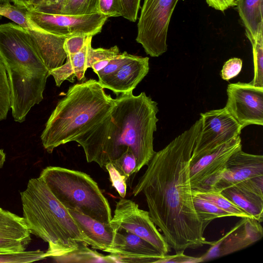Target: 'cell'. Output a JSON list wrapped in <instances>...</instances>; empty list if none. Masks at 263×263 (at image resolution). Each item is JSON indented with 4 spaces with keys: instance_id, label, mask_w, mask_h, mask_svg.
<instances>
[{
    "instance_id": "cell-1",
    "label": "cell",
    "mask_w": 263,
    "mask_h": 263,
    "mask_svg": "<svg viewBox=\"0 0 263 263\" xmlns=\"http://www.w3.org/2000/svg\"><path fill=\"white\" fill-rule=\"evenodd\" d=\"M201 124L200 118L155 152L132 193L135 196L144 194L151 219L176 252L210 242L203 236L208 225L194 208L189 175L190 160Z\"/></svg>"
},
{
    "instance_id": "cell-10",
    "label": "cell",
    "mask_w": 263,
    "mask_h": 263,
    "mask_svg": "<svg viewBox=\"0 0 263 263\" xmlns=\"http://www.w3.org/2000/svg\"><path fill=\"white\" fill-rule=\"evenodd\" d=\"M242 148L240 136L198 157H191L189 175L193 190L213 191L229 157Z\"/></svg>"
},
{
    "instance_id": "cell-38",
    "label": "cell",
    "mask_w": 263,
    "mask_h": 263,
    "mask_svg": "<svg viewBox=\"0 0 263 263\" xmlns=\"http://www.w3.org/2000/svg\"><path fill=\"white\" fill-rule=\"evenodd\" d=\"M122 16L131 22H136L140 8L141 0H121Z\"/></svg>"
},
{
    "instance_id": "cell-8",
    "label": "cell",
    "mask_w": 263,
    "mask_h": 263,
    "mask_svg": "<svg viewBox=\"0 0 263 263\" xmlns=\"http://www.w3.org/2000/svg\"><path fill=\"white\" fill-rule=\"evenodd\" d=\"M109 223L115 230L121 228L144 239L163 255L171 251L164 236L151 219L148 211L140 209L130 199L121 198L117 202Z\"/></svg>"
},
{
    "instance_id": "cell-24",
    "label": "cell",
    "mask_w": 263,
    "mask_h": 263,
    "mask_svg": "<svg viewBox=\"0 0 263 263\" xmlns=\"http://www.w3.org/2000/svg\"><path fill=\"white\" fill-rule=\"evenodd\" d=\"M0 16H5L25 29L41 31L43 29L39 27L29 17L27 9L11 4L0 6Z\"/></svg>"
},
{
    "instance_id": "cell-39",
    "label": "cell",
    "mask_w": 263,
    "mask_h": 263,
    "mask_svg": "<svg viewBox=\"0 0 263 263\" xmlns=\"http://www.w3.org/2000/svg\"><path fill=\"white\" fill-rule=\"evenodd\" d=\"M202 262L200 257L185 255L184 251H179L172 255H164L160 263H196Z\"/></svg>"
},
{
    "instance_id": "cell-16",
    "label": "cell",
    "mask_w": 263,
    "mask_h": 263,
    "mask_svg": "<svg viewBox=\"0 0 263 263\" xmlns=\"http://www.w3.org/2000/svg\"><path fill=\"white\" fill-rule=\"evenodd\" d=\"M221 193L260 222L263 220V176L252 178L224 189Z\"/></svg>"
},
{
    "instance_id": "cell-43",
    "label": "cell",
    "mask_w": 263,
    "mask_h": 263,
    "mask_svg": "<svg viewBox=\"0 0 263 263\" xmlns=\"http://www.w3.org/2000/svg\"><path fill=\"white\" fill-rule=\"evenodd\" d=\"M10 0H0V6L10 4Z\"/></svg>"
},
{
    "instance_id": "cell-31",
    "label": "cell",
    "mask_w": 263,
    "mask_h": 263,
    "mask_svg": "<svg viewBox=\"0 0 263 263\" xmlns=\"http://www.w3.org/2000/svg\"><path fill=\"white\" fill-rule=\"evenodd\" d=\"M117 46L109 48H93L91 44L89 46L87 53L86 67L90 68L91 65L97 62L111 60L120 53Z\"/></svg>"
},
{
    "instance_id": "cell-37",
    "label": "cell",
    "mask_w": 263,
    "mask_h": 263,
    "mask_svg": "<svg viewBox=\"0 0 263 263\" xmlns=\"http://www.w3.org/2000/svg\"><path fill=\"white\" fill-rule=\"evenodd\" d=\"M88 36L77 35L66 38L63 48L67 55H72L81 51L85 46Z\"/></svg>"
},
{
    "instance_id": "cell-33",
    "label": "cell",
    "mask_w": 263,
    "mask_h": 263,
    "mask_svg": "<svg viewBox=\"0 0 263 263\" xmlns=\"http://www.w3.org/2000/svg\"><path fill=\"white\" fill-rule=\"evenodd\" d=\"M105 167L108 172L112 186L121 198H125L127 189V179L125 177L121 175L111 162L107 164Z\"/></svg>"
},
{
    "instance_id": "cell-28",
    "label": "cell",
    "mask_w": 263,
    "mask_h": 263,
    "mask_svg": "<svg viewBox=\"0 0 263 263\" xmlns=\"http://www.w3.org/2000/svg\"><path fill=\"white\" fill-rule=\"evenodd\" d=\"M253 50L254 77L250 82L254 86L263 87V36L251 43Z\"/></svg>"
},
{
    "instance_id": "cell-9",
    "label": "cell",
    "mask_w": 263,
    "mask_h": 263,
    "mask_svg": "<svg viewBox=\"0 0 263 263\" xmlns=\"http://www.w3.org/2000/svg\"><path fill=\"white\" fill-rule=\"evenodd\" d=\"M29 17L45 31L58 36L68 37L83 35L93 36L102 30L108 18L101 13L68 15L27 9Z\"/></svg>"
},
{
    "instance_id": "cell-12",
    "label": "cell",
    "mask_w": 263,
    "mask_h": 263,
    "mask_svg": "<svg viewBox=\"0 0 263 263\" xmlns=\"http://www.w3.org/2000/svg\"><path fill=\"white\" fill-rule=\"evenodd\" d=\"M227 92L225 108L242 129L263 125V87L238 82L229 84Z\"/></svg>"
},
{
    "instance_id": "cell-25",
    "label": "cell",
    "mask_w": 263,
    "mask_h": 263,
    "mask_svg": "<svg viewBox=\"0 0 263 263\" xmlns=\"http://www.w3.org/2000/svg\"><path fill=\"white\" fill-rule=\"evenodd\" d=\"M193 191L201 197L214 203L219 208L229 213L231 216H236L240 218H252L249 214L236 206L229 199L224 197L220 192L216 191Z\"/></svg>"
},
{
    "instance_id": "cell-41",
    "label": "cell",
    "mask_w": 263,
    "mask_h": 263,
    "mask_svg": "<svg viewBox=\"0 0 263 263\" xmlns=\"http://www.w3.org/2000/svg\"><path fill=\"white\" fill-rule=\"evenodd\" d=\"M14 5L28 9L32 6V0H10Z\"/></svg>"
},
{
    "instance_id": "cell-35",
    "label": "cell",
    "mask_w": 263,
    "mask_h": 263,
    "mask_svg": "<svg viewBox=\"0 0 263 263\" xmlns=\"http://www.w3.org/2000/svg\"><path fill=\"white\" fill-rule=\"evenodd\" d=\"M66 0H32L31 7L27 9L36 11L59 13L62 9Z\"/></svg>"
},
{
    "instance_id": "cell-23",
    "label": "cell",
    "mask_w": 263,
    "mask_h": 263,
    "mask_svg": "<svg viewBox=\"0 0 263 263\" xmlns=\"http://www.w3.org/2000/svg\"><path fill=\"white\" fill-rule=\"evenodd\" d=\"M193 201L195 210L198 216L208 226L215 219L231 216L229 213L214 203L201 197L193 191Z\"/></svg>"
},
{
    "instance_id": "cell-7",
    "label": "cell",
    "mask_w": 263,
    "mask_h": 263,
    "mask_svg": "<svg viewBox=\"0 0 263 263\" xmlns=\"http://www.w3.org/2000/svg\"><path fill=\"white\" fill-rule=\"evenodd\" d=\"M178 1L144 0L136 40L151 57H158L167 49L168 28Z\"/></svg>"
},
{
    "instance_id": "cell-5",
    "label": "cell",
    "mask_w": 263,
    "mask_h": 263,
    "mask_svg": "<svg viewBox=\"0 0 263 263\" xmlns=\"http://www.w3.org/2000/svg\"><path fill=\"white\" fill-rule=\"evenodd\" d=\"M20 194L23 217L31 233L48 243L47 257L80 242L90 246L68 210L40 177L30 179Z\"/></svg>"
},
{
    "instance_id": "cell-18",
    "label": "cell",
    "mask_w": 263,
    "mask_h": 263,
    "mask_svg": "<svg viewBox=\"0 0 263 263\" xmlns=\"http://www.w3.org/2000/svg\"><path fill=\"white\" fill-rule=\"evenodd\" d=\"M31 234L23 217L0 208V253L25 251Z\"/></svg>"
},
{
    "instance_id": "cell-13",
    "label": "cell",
    "mask_w": 263,
    "mask_h": 263,
    "mask_svg": "<svg viewBox=\"0 0 263 263\" xmlns=\"http://www.w3.org/2000/svg\"><path fill=\"white\" fill-rule=\"evenodd\" d=\"M260 223L253 218H241L220 239L209 242L210 247L200 256L202 261L240 251L258 241L263 236V229Z\"/></svg>"
},
{
    "instance_id": "cell-26",
    "label": "cell",
    "mask_w": 263,
    "mask_h": 263,
    "mask_svg": "<svg viewBox=\"0 0 263 263\" xmlns=\"http://www.w3.org/2000/svg\"><path fill=\"white\" fill-rule=\"evenodd\" d=\"M96 13H99L98 0H66L58 13L80 15Z\"/></svg>"
},
{
    "instance_id": "cell-32",
    "label": "cell",
    "mask_w": 263,
    "mask_h": 263,
    "mask_svg": "<svg viewBox=\"0 0 263 263\" xmlns=\"http://www.w3.org/2000/svg\"><path fill=\"white\" fill-rule=\"evenodd\" d=\"M134 57L135 55L129 54L126 51L120 52L110 60L106 66L97 73L98 78H101L115 73Z\"/></svg>"
},
{
    "instance_id": "cell-19",
    "label": "cell",
    "mask_w": 263,
    "mask_h": 263,
    "mask_svg": "<svg viewBox=\"0 0 263 263\" xmlns=\"http://www.w3.org/2000/svg\"><path fill=\"white\" fill-rule=\"evenodd\" d=\"M68 210L93 249L106 252L114 247L116 231L110 223H102L85 215Z\"/></svg>"
},
{
    "instance_id": "cell-21",
    "label": "cell",
    "mask_w": 263,
    "mask_h": 263,
    "mask_svg": "<svg viewBox=\"0 0 263 263\" xmlns=\"http://www.w3.org/2000/svg\"><path fill=\"white\" fill-rule=\"evenodd\" d=\"M237 9L251 43L263 36V0H237Z\"/></svg>"
},
{
    "instance_id": "cell-20",
    "label": "cell",
    "mask_w": 263,
    "mask_h": 263,
    "mask_svg": "<svg viewBox=\"0 0 263 263\" xmlns=\"http://www.w3.org/2000/svg\"><path fill=\"white\" fill-rule=\"evenodd\" d=\"M92 38V36H88L81 51L73 55H67L65 64L50 71V75L53 77L57 86L60 87L65 80L73 83L75 77L79 81L85 79L88 49L91 44Z\"/></svg>"
},
{
    "instance_id": "cell-29",
    "label": "cell",
    "mask_w": 263,
    "mask_h": 263,
    "mask_svg": "<svg viewBox=\"0 0 263 263\" xmlns=\"http://www.w3.org/2000/svg\"><path fill=\"white\" fill-rule=\"evenodd\" d=\"M11 108L10 91L6 70L0 59V121L6 119Z\"/></svg>"
},
{
    "instance_id": "cell-36",
    "label": "cell",
    "mask_w": 263,
    "mask_h": 263,
    "mask_svg": "<svg viewBox=\"0 0 263 263\" xmlns=\"http://www.w3.org/2000/svg\"><path fill=\"white\" fill-rule=\"evenodd\" d=\"M242 61L240 58H233L226 62L220 72L221 78L228 81L236 77L241 71Z\"/></svg>"
},
{
    "instance_id": "cell-15",
    "label": "cell",
    "mask_w": 263,
    "mask_h": 263,
    "mask_svg": "<svg viewBox=\"0 0 263 263\" xmlns=\"http://www.w3.org/2000/svg\"><path fill=\"white\" fill-rule=\"evenodd\" d=\"M259 176H263L262 155L248 154L240 148L229 157L213 191L221 192L225 188Z\"/></svg>"
},
{
    "instance_id": "cell-27",
    "label": "cell",
    "mask_w": 263,
    "mask_h": 263,
    "mask_svg": "<svg viewBox=\"0 0 263 263\" xmlns=\"http://www.w3.org/2000/svg\"><path fill=\"white\" fill-rule=\"evenodd\" d=\"M47 257L46 252L39 250L3 252L0 253V263H28L44 259Z\"/></svg>"
},
{
    "instance_id": "cell-3",
    "label": "cell",
    "mask_w": 263,
    "mask_h": 263,
    "mask_svg": "<svg viewBox=\"0 0 263 263\" xmlns=\"http://www.w3.org/2000/svg\"><path fill=\"white\" fill-rule=\"evenodd\" d=\"M0 59L7 73L12 114L21 123L43 100L50 71L29 31L15 23L0 25Z\"/></svg>"
},
{
    "instance_id": "cell-40",
    "label": "cell",
    "mask_w": 263,
    "mask_h": 263,
    "mask_svg": "<svg viewBox=\"0 0 263 263\" xmlns=\"http://www.w3.org/2000/svg\"><path fill=\"white\" fill-rule=\"evenodd\" d=\"M208 5L216 10L224 11L236 5V0H205Z\"/></svg>"
},
{
    "instance_id": "cell-22",
    "label": "cell",
    "mask_w": 263,
    "mask_h": 263,
    "mask_svg": "<svg viewBox=\"0 0 263 263\" xmlns=\"http://www.w3.org/2000/svg\"><path fill=\"white\" fill-rule=\"evenodd\" d=\"M87 245L80 242L77 247L57 252L50 257L58 262H116L111 255H103Z\"/></svg>"
},
{
    "instance_id": "cell-14",
    "label": "cell",
    "mask_w": 263,
    "mask_h": 263,
    "mask_svg": "<svg viewBox=\"0 0 263 263\" xmlns=\"http://www.w3.org/2000/svg\"><path fill=\"white\" fill-rule=\"evenodd\" d=\"M116 231L114 247L106 252L116 262H160L164 255L149 242L124 229Z\"/></svg>"
},
{
    "instance_id": "cell-17",
    "label": "cell",
    "mask_w": 263,
    "mask_h": 263,
    "mask_svg": "<svg viewBox=\"0 0 263 263\" xmlns=\"http://www.w3.org/2000/svg\"><path fill=\"white\" fill-rule=\"evenodd\" d=\"M149 58L135 55L115 73L99 79L103 88L111 90L117 96L133 91L147 74Z\"/></svg>"
},
{
    "instance_id": "cell-4",
    "label": "cell",
    "mask_w": 263,
    "mask_h": 263,
    "mask_svg": "<svg viewBox=\"0 0 263 263\" xmlns=\"http://www.w3.org/2000/svg\"><path fill=\"white\" fill-rule=\"evenodd\" d=\"M104 89L98 81L92 79L69 88L52 112L41 136L48 153H52L56 147L74 141L108 115L116 100Z\"/></svg>"
},
{
    "instance_id": "cell-2",
    "label": "cell",
    "mask_w": 263,
    "mask_h": 263,
    "mask_svg": "<svg viewBox=\"0 0 263 263\" xmlns=\"http://www.w3.org/2000/svg\"><path fill=\"white\" fill-rule=\"evenodd\" d=\"M103 120L89 128L74 141L83 148L87 162L105 167L130 149L137 161L136 173L147 165L156 152L154 133L158 119L157 103L144 92L118 96Z\"/></svg>"
},
{
    "instance_id": "cell-42",
    "label": "cell",
    "mask_w": 263,
    "mask_h": 263,
    "mask_svg": "<svg viewBox=\"0 0 263 263\" xmlns=\"http://www.w3.org/2000/svg\"><path fill=\"white\" fill-rule=\"evenodd\" d=\"M6 155L3 149H0V168H1L5 161Z\"/></svg>"
},
{
    "instance_id": "cell-34",
    "label": "cell",
    "mask_w": 263,
    "mask_h": 263,
    "mask_svg": "<svg viewBox=\"0 0 263 263\" xmlns=\"http://www.w3.org/2000/svg\"><path fill=\"white\" fill-rule=\"evenodd\" d=\"M99 12L108 17L122 16L121 0H98Z\"/></svg>"
},
{
    "instance_id": "cell-11",
    "label": "cell",
    "mask_w": 263,
    "mask_h": 263,
    "mask_svg": "<svg viewBox=\"0 0 263 263\" xmlns=\"http://www.w3.org/2000/svg\"><path fill=\"white\" fill-rule=\"evenodd\" d=\"M200 130L192 158L209 153L240 136L241 126L224 107L200 114Z\"/></svg>"
},
{
    "instance_id": "cell-6",
    "label": "cell",
    "mask_w": 263,
    "mask_h": 263,
    "mask_svg": "<svg viewBox=\"0 0 263 263\" xmlns=\"http://www.w3.org/2000/svg\"><path fill=\"white\" fill-rule=\"evenodd\" d=\"M67 209L108 224L112 218L107 199L98 183L85 173L60 166H47L39 176Z\"/></svg>"
},
{
    "instance_id": "cell-30",
    "label": "cell",
    "mask_w": 263,
    "mask_h": 263,
    "mask_svg": "<svg viewBox=\"0 0 263 263\" xmlns=\"http://www.w3.org/2000/svg\"><path fill=\"white\" fill-rule=\"evenodd\" d=\"M116 169L125 177L127 180L136 173L137 161L130 149H127L120 157L111 162Z\"/></svg>"
}]
</instances>
